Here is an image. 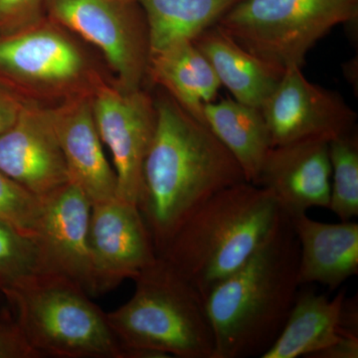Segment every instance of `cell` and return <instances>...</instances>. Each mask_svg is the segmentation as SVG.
I'll return each mask as SVG.
<instances>
[{"label":"cell","mask_w":358,"mask_h":358,"mask_svg":"<svg viewBox=\"0 0 358 358\" xmlns=\"http://www.w3.org/2000/svg\"><path fill=\"white\" fill-rule=\"evenodd\" d=\"M299 260L298 239L282 212L254 255L205 299L214 358H262L272 348L300 291Z\"/></svg>","instance_id":"obj_2"},{"label":"cell","mask_w":358,"mask_h":358,"mask_svg":"<svg viewBox=\"0 0 358 358\" xmlns=\"http://www.w3.org/2000/svg\"><path fill=\"white\" fill-rule=\"evenodd\" d=\"M204 119L214 136L236 159L248 182L257 185L261 167L272 148L262 110L222 99L205 105Z\"/></svg>","instance_id":"obj_20"},{"label":"cell","mask_w":358,"mask_h":358,"mask_svg":"<svg viewBox=\"0 0 358 358\" xmlns=\"http://www.w3.org/2000/svg\"><path fill=\"white\" fill-rule=\"evenodd\" d=\"M89 252L94 296L134 280L159 257L138 205L117 196L92 204Z\"/></svg>","instance_id":"obj_10"},{"label":"cell","mask_w":358,"mask_h":358,"mask_svg":"<svg viewBox=\"0 0 358 358\" xmlns=\"http://www.w3.org/2000/svg\"><path fill=\"white\" fill-rule=\"evenodd\" d=\"M48 272L36 237L0 221V282Z\"/></svg>","instance_id":"obj_23"},{"label":"cell","mask_w":358,"mask_h":358,"mask_svg":"<svg viewBox=\"0 0 358 358\" xmlns=\"http://www.w3.org/2000/svg\"><path fill=\"white\" fill-rule=\"evenodd\" d=\"M331 166L327 141H301L268 150L257 185L273 195L289 216L313 207L329 208Z\"/></svg>","instance_id":"obj_13"},{"label":"cell","mask_w":358,"mask_h":358,"mask_svg":"<svg viewBox=\"0 0 358 358\" xmlns=\"http://www.w3.org/2000/svg\"><path fill=\"white\" fill-rule=\"evenodd\" d=\"M91 101L101 140L114 160L117 197L138 205L143 164L157 129L155 100L141 88L103 85Z\"/></svg>","instance_id":"obj_8"},{"label":"cell","mask_w":358,"mask_h":358,"mask_svg":"<svg viewBox=\"0 0 358 358\" xmlns=\"http://www.w3.org/2000/svg\"><path fill=\"white\" fill-rule=\"evenodd\" d=\"M282 214L267 189L242 181L224 188L193 212L159 257L206 299L254 255Z\"/></svg>","instance_id":"obj_3"},{"label":"cell","mask_w":358,"mask_h":358,"mask_svg":"<svg viewBox=\"0 0 358 358\" xmlns=\"http://www.w3.org/2000/svg\"><path fill=\"white\" fill-rule=\"evenodd\" d=\"M23 105L24 102L0 83V134L7 131L15 122Z\"/></svg>","instance_id":"obj_27"},{"label":"cell","mask_w":358,"mask_h":358,"mask_svg":"<svg viewBox=\"0 0 358 358\" xmlns=\"http://www.w3.org/2000/svg\"><path fill=\"white\" fill-rule=\"evenodd\" d=\"M289 217L300 246V286L320 284L334 291L358 274L357 222H320L307 213Z\"/></svg>","instance_id":"obj_17"},{"label":"cell","mask_w":358,"mask_h":358,"mask_svg":"<svg viewBox=\"0 0 358 358\" xmlns=\"http://www.w3.org/2000/svg\"><path fill=\"white\" fill-rule=\"evenodd\" d=\"M157 129L138 207L157 256L186 219L216 193L246 181L236 159L171 96L155 100Z\"/></svg>","instance_id":"obj_1"},{"label":"cell","mask_w":358,"mask_h":358,"mask_svg":"<svg viewBox=\"0 0 358 358\" xmlns=\"http://www.w3.org/2000/svg\"><path fill=\"white\" fill-rule=\"evenodd\" d=\"M51 17L93 44L122 89L141 88L148 76L150 39L138 0H46Z\"/></svg>","instance_id":"obj_7"},{"label":"cell","mask_w":358,"mask_h":358,"mask_svg":"<svg viewBox=\"0 0 358 358\" xmlns=\"http://www.w3.org/2000/svg\"><path fill=\"white\" fill-rule=\"evenodd\" d=\"M0 294V358H41L32 348L10 308H2Z\"/></svg>","instance_id":"obj_26"},{"label":"cell","mask_w":358,"mask_h":358,"mask_svg":"<svg viewBox=\"0 0 358 358\" xmlns=\"http://www.w3.org/2000/svg\"><path fill=\"white\" fill-rule=\"evenodd\" d=\"M42 208V199L0 171V221L35 237Z\"/></svg>","instance_id":"obj_24"},{"label":"cell","mask_w":358,"mask_h":358,"mask_svg":"<svg viewBox=\"0 0 358 358\" xmlns=\"http://www.w3.org/2000/svg\"><path fill=\"white\" fill-rule=\"evenodd\" d=\"M48 110L70 182L76 185L92 204L115 199L117 176L106 159L91 99H76Z\"/></svg>","instance_id":"obj_15"},{"label":"cell","mask_w":358,"mask_h":358,"mask_svg":"<svg viewBox=\"0 0 358 358\" xmlns=\"http://www.w3.org/2000/svg\"><path fill=\"white\" fill-rule=\"evenodd\" d=\"M126 303L107 313L127 358H214L204 296L162 257L134 278Z\"/></svg>","instance_id":"obj_4"},{"label":"cell","mask_w":358,"mask_h":358,"mask_svg":"<svg viewBox=\"0 0 358 358\" xmlns=\"http://www.w3.org/2000/svg\"><path fill=\"white\" fill-rule=\"evenodd\" d=\"M84 70L76 46L55 28L39 24L0 35V76L28 84L74 82Z\"/></svg>","instance_id":"obj_16"},{"label":"cell","mask_w":358,"mask_h":358,"mask_svg":"<svg viewBox=\"0 0 358 358\" xmlns=\"http://www.w3.org/2000/svg\"><path fill=\"white\" fill-rule=\"evenodd\" d=\"M46 0H0V35L39 24Z\"/></svg>","instance_id":"obj_25"},{"label":"cell","mask_w":358,"mask_h":358,"mask_svg":"<svg viewBox=\"0 0 358 358\" xmlns=\"http://www.w3.org/2000/svg\"><path fill=\"white\" fill-rule=\"evenodd\" d=\"M193 43L213 68L221 86L234 100L260 109L281 81L280 69L245 50L218 26L199 35Z\"/></svg>","instance_id":"obj_18"},{"label":"cell","mask_w":358,"mask_h":358,"mask_svg":"<svg viewBox=\"0 0 358 358\" xmlns=\"http://www.w3.org/2000/svg\"><path fill=\"white\" fill-rule=\"evenodd\" d=\"M312 289L299 291L284 329L262 358H315L343 339H358V305Z\"/></svg>","instance_id":"obj_14"},{"label":"cell","mask_w":358,"mask_h":358,"mask_svg":"<svg viewBox=\"0 0 358 358\" xmlns=\"http://www.w3.org/2000/svg\"><path fill=\"white\" fill-rule=\"evenodd\" d=\"M42 200L35 237L49 271L69 278L94 296L89 252L92 202L70 181Z\"/></svg>","instance_id":"obj_12"},{"label":"cell","mask_w":358,"mask_h":358,"mask_svg":"<svg viewBox=\"0 0 358 358\" xmlns=\"http://www.w3.org/2000/svg\"><path fill=\"white\" fill-rule=\"evenodd\" d=\"M272 147L329 141L357 129V115L343 96L308 81L301 68L285 70L261 108Z\"/></svg>","instance_id":"obj_9"},{"label":"cell","mask_w":358,"mask_h":358,"mask_svg":"<svg viewBox=\"0 0 358 358\" xmlns=\"http://www.w3.org/2000/svg\"><path fill=\"white\" fill-rule=\"evenodd\" d=\"M0 171L40 199L69 182L48 109L24 103L15 122L0 134Z\"/></svg>","instance_id":"obj_11"},{"label":"cell","mask_w":358,"mask_h":358,"mask_svg":"<svg viewBox=\"0 0 358 358\" xmlns=\"http://www.w3.org/2000/svg\"><path fill=\"white\" fill-rule=\"evenodd\" d=\"M0 293L40 357L127 358L103 313L57 273L0 282Z\"/></svg>","instance_id":"obj_5"},{"label":"cell","mask_w":358,"mask_h":358,"mask_svg":"<svg viewBox=\"0 0 358 358\" xmlns=\"http://www.w3.org/2000/svg\"><path fill=\"white\" fill-rule=\"evenodd\" d=\"M331 166L329 208L341 221L358 215V136L357 129L329 143Z\"/></svg>","instance_id":"obj_22"},{"label":"cell","mask_w":358,"mask_h":358,"mask_svg":"<svg viewBox=\"0 0 358 358\" xmlns=\"http://www.w3.org/2000/svg\"><path fill=\"white\" fill-rule=\"evenodd\" d=\"M357 16L358 0H242L216 26L256 57L287 70L303 67L319 40Z\"/></svg>","instance_id":"obj_6"},{"label":"cell","mask_w":358,"mask_h":358,"mask_svg":"<svg viewBox=\"0 0 358 358\" xmlns=\"http://www.w3.org/2000/svg\"><path fill=\"white\" fill-rule=\"evenodd\" d=\"M242 0H138L147 20L150 56L193 41Z\"/></svg>","instance_id":"obj_21"},{"label":"cell","mask_w":358,"mask_h":358,"mask_svg":"<svg viewBox=\"0 0 358 358\" xmlns=\"http://www.w3.org/2000/svg\"><path fill=\"white\" fill-rule=\"evenodd\" d=\"M148 74L183 110L206 126L205 105L215 101L221 84L192 41L173 45L150 56Z\"/></svg>","instance_id":"obj_19"}]
</instances>
